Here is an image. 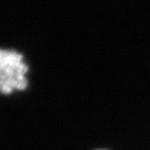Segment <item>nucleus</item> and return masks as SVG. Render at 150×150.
Listing matches in <instances>:
<instances>
[{"label": "nucleus", "mask_w": 150, "mask_h": 150, "mask_svg": "<svg viewBox=\"0 0 150 150\" xmlns=\"http://www.w3.org/2000/svg\"><path fill=\"white\" fill-rule=\"evenodd\" d=\"M28 66L23 55L14 50L0 49V92L5 95L15 90H25L28 86Z\"/></svg>", "instance_id": "f257e3e1"}, {"label": "nucleus", "mask_w": 150, "mask_h": 150, "mask_svg": "<svg viewBox=\"0 0 150 150\" xmlns=\"http://www.w3.org/2000/svg\"><path fill=\"white\" fill-rule=\"evenodd\" d=\"M98 150H100V149H98ZM101 150H104V149H101Z\"/></svg>", "instance_id": "f03ea898"}]
</instances>
